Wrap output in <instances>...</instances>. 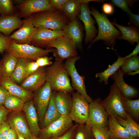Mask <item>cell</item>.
<instances>
[{"label": "cell", "mask_w": 139, "mask_h": 139, "mask_svg": "<svg viewBox=\"0 0 139 139\" xmlns=\"http://www.w3.org/2000/svg\"><path fill=\"white\" fill-rule=\"evenodd\" d=\"M74 139H95L92 130L86 124H79L75 132Z\"/></svg>", "instance_id": "e575fe53"}, {"label": "cell", "mask_w": 139, "mask_h": 139, "mask_svg": "<svg viewBox=\"0 0 139 139\" xmlns=\"http://www.w3.org/2000/svg\"><path fill=\"white\" fill-rule=\"evenodd\" d=\"M112 24L119 30L121 35L118 39L124 40L133 45L135 42H139V29L133 25L125 26L117 23L115 21L111 22Z\"/></svg>", "instance_id": "d4e9b609"}, {"label": "cell", "mask_w": 139, "mask_h": 139, "mask_svg": "<svg viewBox=\"0 0 139 139\" xmlns=\"http://www.w3.org/2000/svg\"><path fill=\"white\" fill-rule=\"evenodd\" d=\"M73 121L68 116L62 115L45 128L40 129L38 137L39 139H50L62 136L73 126Z\"/></svg>", "instance_id": "ba28073f"}, {"label": "cell", "mask_w": 139, "mask_h": 139, "mask_svg": "<svg viewBox=\"0 0 139 139\" xmlns=\"http://www.w3.org/2000/svg\"><path fill=\"white\" fill-rule=\"evenodd\" d=\"M71 94L72 103L69 116L76 124H85L88 116L89 103L77 92Z\"/></svg>", "instance_id": "9c48e42d"}, {"label": "cell", "mask_w": 139, "mask_h": 139, "mask_svg": "<svg viewBox=\"0 0 139 139\" xmlns=\"http://www.w3.org/2000/svg\"><path fill=\"white\" fill-rule=\"evenodd\" d=\"M56 50L54 48L44 49L32 45L16 44L12 40L5 51L18 58L30 59L35 61L38 58L47 56Z\"/></svg>", "instance_id": "277c9868"}, {"label": "cell", "mask_w": 139, "mask_h": 139, "mask_svg": "<svg viewBox=\"0 0 139 139\" xmlns=\"http://www.w3.org/2000/svg\"><path fill=\"white\" fill-rule=\"evenodd\" d=\"M136 0H111V2L112 5L120 8L127 14L131 12L129 7H132Z\"/></svg>", "instance_id": "74e56055"}, {"label": "cell", "mask_w": 139, "mask_h": 139, "mask_svg": "<svg viewBox=\"0 0 139 139\" xmlns=\"http://www.w3.org/2000/svg\"><path fill=\"white\" fill-rule=\"evenodd\" d=\"M17 136V139H26L22 135L18 132H16Z\"/></svg>", "instance_id": "816d5d0a"}, {"label": "cell", "mask_w": 139, "mask_h": 139, "mask_svg": "<svg viewBox=\"0 0 139 139\" xmlns=\"http://www.w3.org/2000/svg\"><path fill=\"white\" fill-rule=\"evenodd\" d=\"M52 59L51 57L46 56L38 58L35 62L39 67H45L53 64V63L51 60Z\"/></svg>", "instance_id": "b9f144b4"}, {"label": "cell", "mask_w": 139, "mask_h": 139, "mask_svg": "<svg viewBox=\"0 0 139 139\" xmlns=\"http://www.w3.org/2000/svg\"><path fill=\"white\" fill-rule=\"evenodd\" d=\"M6 121L11 128L19 133L26 139H30L33 135L30 130L25 116L21 111L10 112Z\"/></svg>", "instance_id": "2e32d148"}, {"label": "cell", "mask_w": 139, "mask_h": 139, "mask_svg": "<svg viewBox=\"0 0 139 139\" xmlns=\"http://www.w3.org/2000/svg\"><path fill=\"white\" fill-rule=\"evenodd\" d=\"M124 74L120 68L110 77L115 81L123 96L126 98L131 99L137 96L138 92L135 87L126 83L123 78Z\"/></svg>", "instance_id": "44dd1931"}, {"label": "cell", "mask_w": 139, "mask_h": 139, "mask_svg": "<svg viewBox=\"0 0 139 139\" xmlns=\"http://www.w3.org/2000/svg\"><path fill=\"white\" fill-rule=\"evenodd\" d=\"M14 7L11 0H0V14L1 16L13 14Z\"/></svg>", "instance_id": "8d00e7d4"}, {"label": "cell", "mask_w": 139, "mask_h": 139, "mask_svg": "<svg viewBox=\"0 0 139 139\" xmlns=\"http://www.w3.org/2000/svg\"><path fill=\"white\" fill-rule=\"evenodd\" d=\"M30 139H39L38 137L35 136L33 135Z\"/></svg>", "instance_id": "db71d44e"}, {"label": "cell", "mask_w": 139, "mask_h": 139, "mask_svg": "<svg viewBox=\"0 0 139 139\" xmlns=\"http://www.w3.org/2000/svg\"><path fill=\"white\" fill-rule=\"evenodd\" d=\"M100 103L108 116L120 117L126 118V112L125 109L122 95L114 82L111 86L109 93Z\"/></svg>", "instance_id": "5b68a950"}, {"label": "cell", "mask_w": 139, "mask_h": 139, "mask_svg": "<svg viewBox=\"0 0 139 139\" xmlns=\"http://www.w3.org/2000/svg\"><path fill=\"white\" fill-rule=\"evenodd\" d=\"M18 58L7 53L2 59V76L11 77L16 66Z\"/></svg>", "instance_id": "f546056e"}, {"label": "cell", "mask_w": 139, "mask_h": 139, "mask_svg": "<svg viewBox=\"0 0 139 139\" xmlns=\"http://www.w3.org/2000/svg\"><path fill=\"white\" fill-rule=\"evenodd\" d=\"M82 0H68L65 4L62 11L70 21L75 19L80 13Z\"/></svg>", "instance_id": "f1b7e54d"}, {"label": "cell", "mask_w": 139, "mask_h": 139, "mask_svg": "<svg viewBox=\"0 0 139 139\" xmlns=\"http://www.w3.org/2000/svg\"><path fill=\"white\" fill-rule=\"evenodd\" d=\"M122 98L125 111L135 121H138L139 118V99H128L123 95Z\"/></svg>", "instance_id": "d6a6232c"}, {"label": "cell", "mask_w": 139, "mask_h": 139, "mask_svg": "<svg viewBox=\"0 0 139 139\" xmlns=\"http://www.w3.org/2000/svg\"><path fill=\"white\" fill-rule=\"evenodd\" d=\"M10 128L6 120L3 121L0 125V138L1 139H6Z\"/></svg>", "instance_id": "60d3db41"}, {"label": "cell", "mask_w": 139, "mask_h": 139, "mask_svg": "<svg viewBox=\"0 0 139 139\" xmlns=\"http://www.w3.org/2000/svg\"><path fill=\"white\" fill-rule=\"evenodd\" d=\"M55 90H53L51 97L47 109L41 123L42 129L58 119L62 116L56 106L54 100Z\"/></svg>", "instance_id": "484cf974"}, {"label": "cell", "mask_w": 139, "mask_h": 139, "mask_svg": "<svg viewBox=\"0 0 139 139\" xmlns=\"http://www.w3.org/2000/svg\"><path fill=\"white\" fill-rule=\"evenodd\" d=\"M129 18V21L128 23L129 25H132L136 27H139V15L135 14L131 12L128 14Z\"/></svg>", "instance_id": "f6af8a7d"}, {"label": "cell", "mask_w": 139, "mask_h": 139, "mask_svg": "<svg viewBox=\"0 0 139 139\" xmlns=\"http://www.w3.org/2000/svg\"><path fill=\"white\" fill-rule=\"evenodd\" d=\"M99 98L93 100L89 103L88 117L86 124L99 127H108V115L101 104Z\"/></svg>", "instance_id": "8fae6325"}, {"label": "cell", "mask_w": 139, "mask_h": 139, "mask_svg": "<svg viewBox=\"0 0 139 139\" xmlns=\"http://www.w3.org/2000/svg\"><path fill=\"white\" fill-rule=\"evenodd\" d=\"M108 126L109 139H138L133 137L114 116H108Z\"/></svg>", "instance_id": "cb8c5ba5"}, {"label": "cell", "mask_w": 139, "mask_h": 139, "mask_svg": "<svg viewBox=\"0 0 139 139\" xmlns=\"http://www.w3.org/2000/svg\"><path fill=\"white\" fill-rule=\"evenodd\" d=\"M0 85L4 87L10 94L20 98L25 102L33 99V92L27 90L18 85L11 77L2 75Z\"/></svg>", "instance_id": "e0dca14e"}, {"label": "cell", "mask_w": 139, "mask_h": 139, "mask_svg": "<svg viewBox=\"0 0 139 139\" xmlns=\"http://www.w3.org/2000/svg\"><path fill=\"white\" fill-rule=\"evenodd\" d=\"M77 48L71 39L63 36L51 42L46 49H55L53 53L55 60L63 62L65 59L77 56Z\"/></svg>", "instance_id": "8992f818"}, {"label": "cell", "mask_w": 139, "mask_h": 139, "mask_svg": "<svg viewBox=\"0 0 139 139\" xmlns=\"http://www.w3.org/2000/svg\"><path fill=\"white\" fill-rule=\"evenodd\" d=\"M46 81L50 84L53 90L71 94L74 92L63 62L55 60L51 65L46 68Z\"/></svg>", "instance_id": "7a4b0ae2"}, {"label": "cell", "mask_w": 139, "mask_h": 139, "mask_svg": "<svg viewBox=\"0 0 139 139\" xmlns=\"http://www.w3.org/2000/svg\"><path fill=\"white\" fill-rule=\"evenodd\" d=\"M2 59H0V81L2 75Z\"/></svg>", "instance_id": "f5cc1de1"}, {"label": "cell", "mask_w": 139, "mask_h": 139, "mask_svg": "<svg viewBox=\"0 0 139 139\" xmlns=\"http://www.w3.org/2000/svg\"><path fill=\"white\" fill-rule=\"evenodd\" d=\"M80 58V56H76L68 59L64 65L69 76L71 78V84L73 89L82 95L89 103L93 100L87 93L85 82V77L79 74L75 66L76 62Z\"/></svg>", "instance_id": "52a82bcc"}, {"label": "cell", "mask_w": 139, "mask_h": 139, "mask_svg": "<svg viewBox=\"0 0 139 139\" xmlns=\"http://www.w3.org/2000/svg\"><path fill=\"white\" fill-rule=\"evenodd\" d=\"M10 111L4 106H0V125L3 121L6 120Z\"/></svg>", "instance_id": "7dc6e473"}, {"label": "cell", "mask_w": 139, "mask_h": 139, "mask_svg": "<svg viewBox=\"0 0 139 139\" xmlns=\"http://www.w3.org/2000/svg\"><path fill=\"white\" fill-rule=\"evenodd\" d=\"M90 13L95 18L98 27L97 36L93 40L88 48H90L95 42L102 40L105 45L114 50L116 40L120 36L121 33L109 20L107 16L94 7L91 8Z\"/></svg>", "instance_id": "6da1fadb"}, {"label": "cell", "mask_w": 139, "mask_h": 139, "mask_svg": "<svg viewBox=\"0 0 139 139\" xmlns=\"http://www.w3.org/2000/svg\"><path fill=\"white\" fill-rule=\"evenodd\" d=\"M79 124L74 125L71 129L64 135L50 139H74L75 131Z\"/></svg>", "instance_id": "f35d334b"}, {"label": "cell", "mask_w": 139, "mask_h": 139, "mask_svg": "<svg viewBox=\"0 0 139 139\" xmlns=\"http://www.w3.org/2000/svg\"><path fill=\"white\" fill-rule=\"evenodd\" d=\"M12 40L9 37L0 34V53L2 54L5 51Z\"/></svg>", "instance_id": "ab89813d"}, {"label": "cell", "mask_w": 139, "mask_h": 139, "mask_svg": "<svg viewBox=\"0 0 139 139\" xmlns=\"http://www.w3.org/2000/svg\"><path fill=\"white\" fill-rule=\"evenodd\" d=\"M30 130L35 136L38 137L40 129L39 124L37 113L34 106L33 99L26 102L22 110Z\"/></svg>", "instance_id": "ffe728a7"}, {"label": "cell", "mask_w": 139, "mask_h": 139, "mask_svg": "<svg viewBox=\"0 0 139 139\" xmlns=\"http://www.w3.org/2000/svg\"><path fill=\"white\" fill-rule=\"evenodd\" d=\"M23 21V23L22 27L9 37L16 44L31 45L32 38L37 28L32 24L31 15Z\"/></svg>", "instance_id": "9a60e30c"}, {"label": "cell", "mask_w": 139, "mask_h": 139, "mask_svg": "<svg viewBox=\"0 0 139 139\" xmlns=\"http://www.w3.org/2000/svg\"><path fill=\"white\" fill-rule=\"evenodd\" d=\"M63 31L64 36L71 39L77 47L82 51L83 28L77 18L70 21Z\"/></svg>", "instance_id": "d6986e66"}, {"label": "cell", "mask_w": 139, "mask_h": 139, "mask_svg": "<svg viewBox=\"0 0 139 139\" xmlns=\"http://www.w3.org/2000/svg\"><path fill=\"white\" fill-rule=\"evenodd\" d=\"M139 53V42H138L133 51L130 54L125 57L127 59L129 58L132 57L137 55Z\"/></svg>", "instance_id": "681fc988"}, {"label": "cell", "mask_w": 139, "mask_h": 139, "mask_svg": "<svg viewBox=\"0 0 139 139\" xmlns=\"http://www.w3.org/2000/svg\"><path fill=\"white\" fill-rule=\"evenodd\" d=\"M9 94L7 90L0 85V106H3L6 99Z\"/></svg>", "instance_id": "bcb514c9"}, {"label": "cell", "mask_w": 139, "mask_h": 139, "mask_svg": "<svg viewBox=\"0 0 139 139\" xmlns=\"http://www.w3.org/2000/svg\"><path fill=\"white\" fill-rule=\"evenodd\" d=\"M28 59L18 58L17 64L11 78L16 84H21L26 77V67Z\"/></svg>", "instance_id": "4dcf8cb0"}, {"label": "cell", "mask_w": 139, "mask_h": 139, "mask_svg": "<svg viewBox=\"0 0 139 139\" xmlns=\"http://www.w3.org/2000/svg\"><path fill=\"white\" fill-rule=\"evenodd\" d=\"M36 28L31 43L32 45L42 48L45 47L46 49L51 42L64 35L63 31H54L43 27Z\"/></svg>", "instance_id": "4fadbf2b"}, {"label": "cell", "mask_w": 139, "mask_h": 139, "mask_svg": "<svg viewBox=\"0 0 139 139\" xmlns=\"http://www.w3.org/2000/svg\"><path fill=\"white\" fill-rule=\"evenodd\" d=\"M18 8L20 16L22 17H30L32 14L43 11H56L49 4L48 0L23 1Z\"/></svg>", "instance_id": "5bb4252c"}, {"label": "cell", "mask_w": 139, "mask_h": 139, "mask_svg": "<svg viewBox=\"0 0 139 139\" xmlns=\"http://www.w3.org/2000/svg\"><path fill=\"white\" fill-rule=\"evenodd\" d=\"M0 139H1L0 138Z\"/></svg>", "instance_id": "11a10c76"}, {"label": "cell", "mask_w": 139, "mask_h": 139, "mask_svg": "<svg viewBox=\"0 0 139 139\" xmlns=\"http://www.w3.org/2000/svg\"><path fill=\"white\" fill-rule=\"evenodd\" d=\"M39 67L35 61H29L26 67V77L35 72Z\"/></svg>", "instance_id": "ee69618b"}, {"label": "cell", "mask_w": 139, "mask_h": 139, "mask_svg": "<svg viewBox=\"0 0 139 139\" xmlns=\"http://www.w3.org/2000/svg\"><path fill=\"white\" fill-rule=\"evenodd\" d=\"M6 139H17V136L16 132L13 129L10 128Z\"/></svg>", "instance_id": "f907efd6"}, {"label": "cell", "mask_w": 139, "mask_h": 139, "mask_svg": "<svg viewBox=\"0 0 139 139\" xmlns=\"http://www.w3.org/2000/svg\"><path fill=\"white\" fill-rule=\"evenodd\" d=\"M31 16L35 27H43L54 31H63L70 22L61 11L58 10L38 12Z\"/></svg>", "instance_id": "3957f363"}, {"label": "cell", "mask_w": 139, "mask_h": 139, "mask_svg": "<svg viewBox=\"0 0 139 139\" xmlns=\"http://www.w3.org/2000/svg\"><path fill=\"white\" fill-rule=\"evenodd\" d=\"M25 103L20 98L9 94L3 106L10 112L21 111L23 110Z\"/></svg>", "instance_id": "1f68e13d"}, {"label": "cell", "mask_w": 139, "mask_h": 139, "mask_svg": "<svg viewBox=\"0 0 139 139\" xmlns=\"http://www.w3.org/2000/svg\"><path fill=\"white\" fill-rule=\"evenodd\" d=\"M68 0H50L49 2L55 9L62 11L65 4Z\"/></svg>", "instance_id": "7bdbcfd3"}, {"label": "cell", "mask_w": 139, "mask_h": 139, "mask_svg": "<svg viewBox=\"0 0 139 139\" xmlns=\"http://www.w3.org/2000/svg\"><path fill=\"white\" fill-rule=\"evenodd\" d=\"M71 94L69 92L55 91V104L62 115L69 116L70 114L72 103Z\"/></svg>", "instance_id": "7402d4cb"}, {"label": "cell", "mask_w": 139, "mask_h": 139, "mask_svg": "<svg viewBox=\"0 0 139 139\" xmlns=\"http://www.w3.org/2000/svg\"><path fill=\"white\" fill-rule=\"evenodd\" d=\"M117 59L111 65H109L108 68L103 71L97 73L95 77L99 78V81L100 83L104 82L105 85L108 83V79L111 75L119 68L124 62L126 60L125 57H122L118 56Z\"/></svg>", "instance_id": "4316f807"}, {"label": "cell", "mask_w": 139, "mask_h": 139, "mask_svg": "<svg viewBox=\"0 0 139 139\" xmlns=\"http://www.w3.org/2000/svg\"><path fill=\"white\" fill-rule=\"evenodd\" d=\"M117 122L134 138L139 137V125L132 117L126 112V118L124 119L116 116L115 117Z\"/></svg>", "instance_id": "83f0119b"}, {"label": "cell", "mask_w": 139, "mask_h": 139, "mask_svg": "<svg viewBox=\"0 0 139 139\" xmlns=\"http://www.w3.org/2000/svg\"><path fill=\"white\" fill-rule=\"evenodd\" d=\"M23 21L15 14L0 17V32L5 36L9 35L14 30L20 28Z\"/></svg>", "instance_id": "603a6c76"}, {"label": "cell", "mask_w": 139, "mask_h": 139, "mask_svg": "<svg viewBox=\"0 0 139 139\" xmlns=\"http://www.w3.org/2000/svg\"><path fill=\"white\" fill-rule=\"evenodd\" d=\"M88 3V0H82L81 4L80 13L78 15L80 20L84 24L86 32L84 41L86 44L91 42L98 32L94 25L96 21L91 17Z\"/></svg>", "instance_id": "7c38bea8"}, {"label": "cell", "mask_w": 139, "mask_h": 139, "mask_svg": "<svg viewBox=\"0 0 139 139\" xmlns=\"http://www.w3.org/2000/svg\"><path fill=\"white\" fill-rule=\"evenodd\" d=\"M102 9L103 12L107 15L112 14L114 11V8L112 5L108 3L104 4L102 6Z\"/></svg>", "instance_id": "c3c4849f"}, {"label": "cell", "mask_w": 139, "mask_h": 139, "mask_svg": "<svg viewBox=\"0 0 139 139\" xmlns=\"http://www.w3.org/2000/svg\"><path fill=\"white\" fill-rule=\"evenodd\" d=\"M53 90L47 82L33 93V101L41 123L49 105Z\"/></svg>", "instance_id": "30bf717a"}, {"label": "cell", "mask_w": 139, "mask_h": 139, "mask_svg": "<svg viewBox=\"0 0 139 139\" xmlns=\"http://www.w3.org/2000/svg\"><path fill=\"white\" fill-rule=\"evenodd\" d=\"M46 82V68H39L33 73L28 75L20 84L23 88L34 92Z\"/></svg>", "instance_id": "ac0fdd59"}, {"label": "cell", "mask_w": 139, "mask_h": 139, "mask_svg": "<svg viewBox=\"0 0 139 139\" xmlns=\"http://www.w3.org/2000/svg\"><path fill=\"white\" fill-rule=\"evenodd\" d=\"M121 69L125 73L139 71V57L138 55L127 59L121 66Z\"/></svg>", "instance_id": "836d02e7"}, {"label": "cell", "mask_w": 139, "mask_h": 139, "mask_svg": "<svg viewBox=\"0 0 139 139\" xmlns=\"http://www.w3.org/2000/svg\"><path fill=\"white\" fill-rule=\"evenodd\" d=\"M93 132L95 139H109L108 127H99L95 126H89Z\"/></svg>", "instance_id": "d590c367"}]
</instances>
